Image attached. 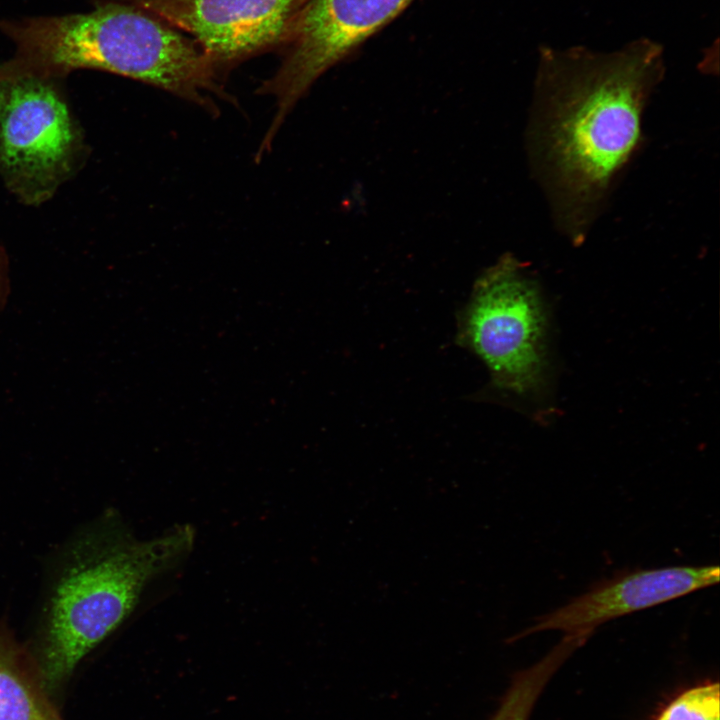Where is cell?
Segmentation results:
<instances>
[{"instance_id":"1","label":"cell","mask_w":720,"mask_h":720,"mask_svg":"<svg viewBox=\"0 0 720 720\" xmlns=\"http://www.w3.org/2000/svg\"><path fill=\"white\" fill-rule=\"evenodd\" d=\"M665 73L641 37L598 52L542 46L528 126L530 161L561 232L581 242L642 144V114Z\"/></svg>"},{"instance_id":"2","label":"cell","mask_w":720,"mask_h":720,"mask_svg":"<svg viewBox=\"0 0 720 720\" xmlns=\"http://www.w3.org/2000/svg\"><path fill=\"white\" fill-rule=\"evenodd\" d=\"M194 538L193 528L180 525L140 541L109 513L65 545L42 607L34 656L47 692L129 617L146 586L186 557Z\"/></svg>"},{"instance_id":"3","label":"cell","mask_w":720,"mask_h":720,"mask_svg":"<svg viewBox=\"0 0 720 720\" xmlns=\"http://www.w3.org/2000/svg\"><path fill=\"white\" fill-rule=\"evenodd\" d=\"M15 44L0 82L89 68L115 73L205 106L223 95L218 69L190 37L132 0L97 1L86 13L0 19Z\"/></svg>"},{"instance_id":"4","label":"cell","mask_w":720,"mask_h":720,"mask_svg":"<svg viewBox=\"0 0 720 720\" xmlns=\"http://www.w3.org/2000/svg\"><path fill=\"white\" fill-rule=\"evenodd\" d=\"M458 342L488 367L494 385L529 395L545 385L547 318L536 281L512 255L476 280L459 317Z\"/></svg>"},{"instance_id":"5","label":"cell","mask_w":720,"mask_h":720,"mask_svg":"<svg viewBox=\"0 0 720 720\" xmlns=\"http://www.w3.org/2000/svg\"><path fill=\"white\" fill-rule=\"evenodd\" d=\"M413 0H308L281 48L275 74L259 92L276 99V114L266 134L274 138L293 106L328 69L395 19Z\"/></svg>"},{"instance_id":"6","label":"cell","mask_w":720,"mask_h":720,"mask_svg":"<svg viewBox=\"0 0 720 720\" xmlns=\"http://www.w3.org/2000/svg\"><path fill=\"white\" fill-rule=\"evenodd\" d=\"M73 145L68 110L47 80L0 82V166L11 179L47 189L66 170Z\"/></svg>"},{"instance_id":"7","label":"cell","mask_w":720,"mask_h":720,"mask_svg":"<svg viewBox=\"0 0 720 720\" xmlns=\"http://www.w3.org/2000/svg\"><path fill=\"white\" fill-rule=\"evenodd\" d=\"M188 33L217 69L283 44L308 0H132Z\"/></svg>"},{"instance_id":"8","label":"cell","mask_w":720,"mask_h":720,"mask_svg":"<svg viewBox=\"0 0 720 720\" xmlns=\"http://www.w3.org/2000/svg\"><path fill=\"white\" fill-rule=\"evenodd\" d=\"M719 576L717 565L665 567L616 576L539 616L513 639L548 630L589 638L598 626L612 619L714 585Z\"/></svg>"},{"instance_id":"9","label":"cell","mask_w":720,"mask_h":720,"mask_svg":"<svg viewBox=\"0 0 720 720\" xmlns=\"http://www.w3.org/2000/svg\"><path fill=\"white\" fill-rule=\"evenodd\" d=\"M0 720H62L45 689L34 656L0 622Z\"/></svg>"},{"instance_id":"10","label":"cell","mask_w":720,"mask_h":720,"mask_svg":"<svg viewBox=\"0 0 720 720\" xmlns=\"http://www.w3.org/2000/svg\"><path fill=\"white\" fill-rule=\"evenodd\" d=\"M577 648L573 638L564 636L538 662L518 672L490 720H529L544 688Z\"/></svg>"},{"instance_id":"11","label":"cell","mask_w":720,"mask_h":720,"mask_svg":"<svg viewBox=\"0 0 720 720\" xmlns=\"http://www.w3.org/2000/svg\"><path fill=\"white\" fill-rule=\"evenodd\" d=\"M657 720H720L719 683L686 690L670 702Z\"/></svg>"}]
</instances>
